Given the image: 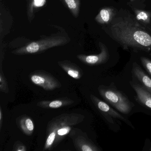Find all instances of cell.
Masks as SVG:
<instances>
[{
	"instance_id": "obj_1",
	"label": "cell",
	"mask_w": 151,
	"mask_h": 151,
	"mask_svg": "<svg viewBox=\"0 0 151 151\" xmlns=\"http://www.w3.org/2000/svg\"><path fill=\"white\" fill-rule=\"evenodd\" d=\"M119 22L114 24L111 28L112 36L116 40L125 47L151 51V36L148 33L140 26Z\"/></svg>"
},
{
	"instance_id": "obj_2",
	"label": "cell",
	"mask_w": 151,
	"mask_h": 151,
	"mask_svg": "<svg viewBox=\"0 0 151 151\" xmlns=\"http://www.w3.org/2000/svg\"><path fill=\"white\" fill-rule=\"evenodd\" d=\"M99 91L103 99L120 113L127 114L131 111L134 104L123 93L117 90L114 84L109 86H100Z\"/></svg>"
},
{
	"instance_id": "obj_3",
	"label": "cell",
	"mask_w": 151,
	"mask_h": 151,
	"mask_svg": "<svg viewBox=\"0 0 151 151\" xmlns=\"http://www.w3.org/2000/svg\"><path fill=\"white\" fill-rule=\"evenodd\" d=\"M31 81L46 90H52L60 86L59 82L53 77L43 72H36L30 77Z\"/></svg>"
},
{
	"instance_id": "obj_4",
	"label": "cell",
	"mask_w": 151,
	"mask_h": 151,
	"mask_svg": "<svg viewBox=\"0 0 151 151\" xmlns=\"http://www.w3.org/2000/svg\"><path fill=\"white\" fill-rule=\"evenodd\" d=\"M91 99L93 102L95 104L97 108L103 114H105L106 115L113 118H116L118 120H121L123 122L127 124L128 125L132 127V124L130 122L125 119L119 112L115 110V109L112 108L110 106L107 104L106 102L102 101L99 99L98 98L93 95H91Z\"/></svg>"
},
{
	"instance_id": "obj_5",
	"label": "cell",
	"mask_w": 151,
	"mask_h": 151,
	"mask_svg": "<svg viewBox=\"0 0 151 151\" xmlns=\"http://www.w3.org/2000/svg\"><path fill=\"white\" fill-rule=\"evenodd\" d=\"M130 84L136 92L137 101L151 110V93L145 90L138 83L131 81Z\"/></svg>"
},
{
	"instance_id": "obj_6",
	"label": "cell",
	"mask_w": 151,
	"mask_h": 151,
	"mask_svg": "<svg viewBox=\"0 0 151 151\" xmlns=\"http://www.w3.org/2000/svg\"><path fill=\"white\" fill-rule=\"evenodd\" d=\"M132 75L145 90L151 93V78L144 72L141 67L136 63L132 64Z\"/></svg>"
},
{
	"instance_id": "obj_7",
	"label": "cell",
	"mask_w": 151,
	"mask_h": 151,
	"mask_svg": "<svg viewBox=\"0 0 151 151\" xmlns=\"http://www.w3.org/2000/svg\"><path fill=\"white\" fill-rule=\"evenodd\" d=\"M109 58L108 51L106 47H102L101 52L98 55H91L86 56L84 61L87 64L91 65H99L105 63Z\"/></svg>"
},
{
	"instance_id": "obj_8",
	"label": "cell",
	"mask_w": 151,
	"mask_h": 151,
	"mask_svg": "<svg viewBox=\"0 0 151 151\" xmlns=\"http://www.w3.org/2000/svg\"><path fill=\"white\" fill-rule=\"evenodd\" d=\"M63 68L71 77L76 79H79L82 77V73L79 71L78 68L69 67L68 66H63Z\"/></svg>"
},
{
	"instance_id": "obj_9",
	"label": "cell",
	"mask_w": 151,
	"mask_h": 151,
	"mask_svg": "<svg viewBox=\"0 0 151 151\" xmlns=\"http://www.w3.org/2000/svg\"><path fill=\"white\" fill-rule=\"evenodd\" d=\"M71 130V127L70 125H65L64 126H61L60 128H56L53 131L55 132L56 133V137H62L68 134Z\"/></svg>"
},
{
	"instance_id": "obj_10",
	"label": "cell",
	"mask_w": 151,
	"mask_h": 151,
	"mask_svg": "<svg viewBox=\"0 0 151 151\" xmlns=\"http://www.w3.org/2000/svg\"><path fill=\"white\" fill-rule=\"evenodd\" d=\"M141 63L145 69L147 71L151 76V60L148 58L145 57H141L140 58Z\"/></svg>"
},
{
	"instance_id": "obj_11",
	"label": "cell",
	"mask_w": 151,
	"mask_h": 151,
	"mask_svg": "<svg viewBox=\"0 0 151 151\" xmlns=\"http://www.w3.org/2000/svg\"><path fill=\"white\" fill-rule=\"evenodd\" d=\"M111 12L106 9H103L101 11L100 16L102 21L105 22H108L111 19Z\"/></svg>"
},
{
	"instance_id": "obj_12",
	"label": "cell",
	"mask_w": 151,
	"mask_h": 151,
	"mask_svg": "<svg viewBox=\"0 0 151 151\" xmlns=\"http://www.w3.org/2000/svg\"><path fill=\"white\" fill-rule=\"evenodd\" d=\"M39 45L36 43H31L26 47V51L30 53L37 52L39 50Z\"/></svg>"
},
{
	"instance_id": "obj_13",
	"label": "cell",
	"mask_w": 151,
	"mask_h": 151,
	"mask_svg": "<svg viewBox=\"0 0 151 151\" xmlns=\"http://www.w3.org/2000/svg\"><path fill=\"white\" fill-rule=\"evenodd\" d=\"M24 125H25L26 129H27V131L30 132L33 131L34 129V124L30 118H28L25 120L24 124H22V126H24Z\"/></svg>"
},
{
	"instance_id": "obj_14",
	"label": "cell",
	"mask_w": 151,
	"mask_h": 151,
	"mask_svg": "<svg viewBox=\"0 0 151 151\" xmlns=\"http://www.w3.org/2000/svg\"><path fill=\"white\" fill-rule=\"evenodd\" d=\"M64 104V101H63L55 100L49 103L48 104V106L51 108H58L62 106Z\"/></svg>"
},
{
	"instance_id": "obj_15",
	"label": "cell",
	"mask_w": 151,
	"mask_h": 151,
	"mask_svg": "<svg viewBox=\"0 0 151 151\" xmlns=\"http://www.w3.org/2000/svg\"><path fill=\"white\" fill-rule=\"evenodd\" d=\"M136 17L138 20H142L144 22H146L149 19L147 13L144 11H139L138 12Z\"/></svg>"
},
{
	"instance_id": "obj_16",
	"label": "cell",
	"mask_w": 151,
	"mask_h": 151,
	"mask_svg": "<svg viewBox=\"0 0 151 151\" xmlns=\"http://www.w3.org/2000/svg\"><path fill=\"white\" fill-rule=\"evenodd\" d=\"M69 7L70 9H75L76 7V4L75 0H65Z\"/></svg>"
},
{
	"instance_id": "obj_17",
	"label": "cell",
	"mask_w": 151,
	"mask_h": 151,
	"mask_svg": "<svg viewBox=\"0 0 151 151\" xmlns=\"http://www.w3.org/2000/svg\"><path fill=\"white\" fill-rule=\"evenodd\" d=\"M35 5L37 6H42L45 2V0H34Z\"/></svg>"
},
{
	"instance_id": "obj_18",
	"label": "cell",
	"mask_w": 151,
	"mask_h": 151,
	"mask_svg": "<svg viewBox=\"0 0 151 151\" xmlns=\"http://www.w3.org/2000/svg\"><path fill=\"white\" fill-rule=\"evenodd\" d=\"M0 114H0V120H1V119H2V113H1V112H0Z\"/></svg>"
},
{
	"instance_id": "obj_19",
	"label": "cell",
	"mask_w": 151,
	"mask_h": 151,
	"mask_svg": "<svg viewBox=\"0 0 151 151\" xmlns=\"http://www.w3.org/2000/svg\"><path fill=\"white\" fill-rule=\"evenodd\" d=\"M149 151H151V148H150V149H149Z\"/></svg>"
}]
</instances>
